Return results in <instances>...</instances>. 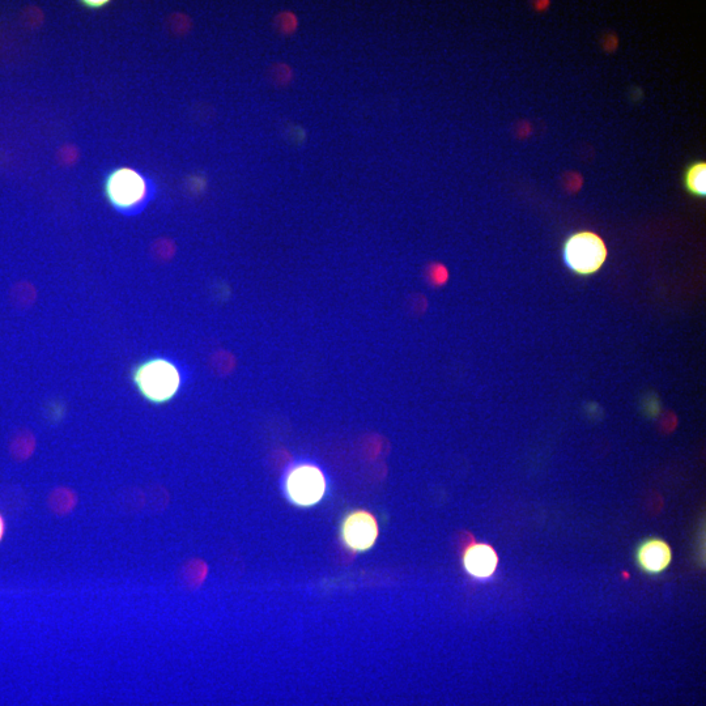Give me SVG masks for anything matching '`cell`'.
<instances>
[{"label":"cell","instance_id":"cell-1","mask_svg":"<svg viewBox=\"0 0 706 706\" xmlns=\"http://www.w3.org/2000/svg\"><path fill=\"white\" fill-rule=\"evenodd\" d=\"M131 381L148 403L163 406L180 393L184 377L173 360L155 356L135 365L131 370Z\"/></svg>","mask_w":706,"mask_h":706},{"label":"cell","instance_id":"cell-3","mask_svg":"<svg viewBox=\"0 0 706 706\" xmlns=\"http://www.w3.org/2000/svg\"><path fill=\"white\" fill-rule=\"evenodd\" d=\"M104 193L108 202L123 214L139 211L151 195L150 182L138 170L122 167L106 177Z\"/></svg>","mask_w":706,"mask_h":706},{"label":"cell","instance_id":"cell-9","mask_svg":"<svg viewBox=\"0 0 706 706\" xmlns=\"http://www.w3.org/2000/svg\"><path fill=\"white\" fill-rule=\"evenodd\" d=\"M36 445L37 441L33 433L28 431L17 433L10 444L11 457L19 462L28 461L36 450Z\"/></svg>","mask_w":706,"mask_h":706},{"label":"cell","instance_id":"cell-14","mask_svg":"<svg viewBox=\"0 0 706 706\" xmlns=\"http://www.w3.org/2000/svg\"><path fill=\"white\" fill-rule=\"evenodd\" d=\"M6 533H7L6 518H4L3 514L0 513V543L3 542L4 538H6Z\"/></svg>","mask_w":706,"mask_h":706},{"label":"cell","instance_id":"cell-6","mask_svg":"<svg viewBox=\"0 0 706 706\" xmlns=\"http://www.w3.org/2000/svg\"><path fill=\"white\" fill-rule=\"evenodd\" d=\"M461 561L467 576L482 584L495 578L500 565V557L495 547L489 543L476 542L472 537L463 544Z\"/></svg>","mask_w":706,"mask_h":706},{"label":"cell","instance_id":"cell-7","mask_svg":"<svg viewBox=\"0 0 706 706\" xmlns=\"http://www.w3.org/2000/svg\"><path fill=\"white\" fill-rule=\"evenodd\" d=\"M673 548L661 538H648L636 548L637 567L648 576H661L673 563Z\"/></svg>","mask_w":706,"mask_h":706},{"label":"cell","instance_id":"cell-4","mask_svg":"<svg viewBox=\"0 0 706 706\" xmlns=\"http://www.w3.org/2000/svg\"><path fill=\"white\" fill-rule=\"evenodd\" d=\"M563 257L565 265L574 274L589 276L605 265L608 249L605 240L597 233L577 232L564 242Z\"/></svg>","mask_w":706,"mask_h":706},{"label":"cell","instance_id":"cell-5","mask_svg":"<svg viewBox=\"0 0 706 706\" xmlns=\"http://www.w3.org/2000/svg\"><path fill=\"white\" fill-rule=\"evenodd\" d=\"M380 537L377 518L368 510L357 509L344 516L340 525V539L353 554H364L376 546Z\"/></svg>","mask_w":706,"mask_h":706},{"label":"cell","instance_id":"cell-11","mask_svg":"<svg viewBox=\"0 0 706 706\" xmlns=\"http://www.w3.org/2000/svg\"><path fill=\"white\" fill-rule=\"evenodd\" d=\"M208 567L201 560H191L182 568V581L190 589L199 588L206 580Z\"/></svg>","mask_w":706,"mask_h":706},{"label":"cell","instance_id":"cell-13","mask_svg":"<svg viewBox=\"0 0 706 706\" xmlns=\"http://www.w3.org/2000/svg\"><path fill=\"white\" fill-rule=\"evenodd\" d=\"M279 16L282 17L283 20H286V23H280V21H278V27L280 28V31L286 33H291L292 31H295V28L297 27V20L295 15L282 14Z\"/></svg>","mask_w":706,"mask_h":706},{"label":"cell","instance_id":"cell-8","mask_svg":"<svg viewBox=\"0 0 706 706\" xmlns=\"http://www.w3.org/2000/svg\"><path fill=\"white\" fill-rule=\"evenodd\" d=\"M79 500L74 489L58 487L50 492L48 505L55 516L65 517L74 512Z\"/></svg>","mask_w":706,"mask_h":706},{"label":"cell","instance_id":"cell-10","mask_svg":"<svg viewBox=\"0 0 706 706\" xmlns=\"http://www.w3.org/2000/svg\"><path fill=\"white\" fill-rule=\"evenodd\" d=\"M684 184L687 190L696 197H705L706 195V164L704 161L696 163L688 168Z\"/></svg>","mask_w":706,"mask_h":706},{"label":"cell","instance_id":"cell-12","mask_svg":"<svg viewBox=\"0 0 706 706\" xmlns=\"http://www.w3.org/2000/svg\"><path fill=\"white\" fill-rule=\"evenodd\" d=\"M448 278L449 272L444 266L433 265L431 269H429V280H431V283L435 284V286H442V284L448 282Z\"/></svg>","mask_w":706,"mask_h":706},{"label":"cell","instance_id":"cell-15","mask_svg":"<svg viewBox=\"0 0 706 706\" xmlns=\"http://www.w3.org/2000/svg\"><path fill=\"white\" fill-rule=\"evenodd\" d=\"M84 4H87L89 8H101L104 7L105 4H108V2H106V0H88V2Z\"/></svg>","mask_w":706,"mask_h":706},{"label":"cell","instance_id":"cell-2","mask_svg":"<svg viewBox=\"0 0 706 706\" xmlns=\"http://www.w3.org/2000/svg\"><path fill=\"white\" fill-rule=\"evenodd\" d=\"M282 487L289 503L299 508H312L325 499L329 480L316 463L300 462L284 475Z\"/></svg>","mask_w":706,"mask_h":706}]
</instances>
